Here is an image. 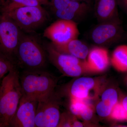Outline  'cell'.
<instances>
[{
    "label": "cell",
    "mask_w": 127,
    "mask_h": 127,
    "mask_svg": "<svg viewBox=\"0 0 127 127\" xmlns=\"http://www.w3.org/2000/svg\"><path fill=\"white\" fill-rule=\"evenodd\" d=\"M47 58L45 48L34 37L22 31L17 51V66L24 70L44 69Z\"/></svg>",
    "instance_id": "cell-3"
},
{
    "label": "cell",
    "mask_w": 127,
    "mask_h": 127,
    "mask_svg": "<svg viewBox=\"0 0 127 127\" xmlns=\"http://www.w3.org/2000/svg\"><path fill=\"white\" fill-rule=\"evenodd\" d=\"M89 10V7L87 2L70 0L62 9L54 11L55 15L59 19L76 22L83 18Z\"/></svg>",
    "instance_id": "cell-11"
},
{
    "label": "cell",
    "mask_w": 127,
    "mask_h": 127,
    "mask_svg": "<svg viewBox=\"0 0 127 127\" xmlns=\"http://www.w3.org/2000/svg\"><path fill=\"white\" fill-rule=\"evenodd\" d=\"M20 79L23 96L38 102L55 92L58 82L56 77L44 69L24 70Z\"/></svg>",
    "instance_id": "cell-2"
},
{
    "label": "cell",
    "mask_w": 127,
    "mask_h": 127,
    "mask_svg": "<svg viewBox=\"0 0 127 127\" xmlns=\"http://www.w3.org/2000/svg\"><path fill=\"white\" fill-rule=\"evenodd\" d=\"M69 104V112L77 117L79 118L81 112L86 102L84 100L70 98Z\"/></svg>",
    "instance_id": "cell-20"
},
{
    "label": "cell",
    "mask_w": 127,
    "mask_h": 127,
    "mask_svg": "<svg viewBox=\"0 0 127 127\" xmlns=\"http://www.w3.org/2000/svg\"><path fill=\"white\" fill-rule=\"evenodd\" d=\"M75 116L69 111L63 113L61 114L60 121L58 127H72L73 121Z\"/></svg>",
    "instance_id": "cell-22"
},
{
    "label": "cell",
    "mask_w": 127,
    "mask_h": 127,
    "mask_svg": "<svg viewBox=\"0 0 127 127\" xmlns=\"http://www.w3.org/2000/svg\"><path fill=\"white\" fill-rule=\"evenodd\" d=\"M48 4V0H7L2 6V13H8L23 6H41Z\"/></svg>",
    "instance_id": "cell-17"
},
{
    "label": "cell",
    "mask_w": 127,
    "mask_h": 127,
    "mask_svg": "<svg viewBox=\"0 0 127 127\" xmlns=\"http://www.w3.org/2000/svg\"><path fill=\"white\" fill-rule=\"evenodd\" d=\"M73 1H79V2H84L88 3V0H70Z\"/></svg>",
    "instance_id": "cell-27"
},
{
    "label": "cell",
    "mask_w": 127,
    "mask_h": 127,
    "mask_svg": "<svg viewBox=\"0 0 127 127\" xmlns=\"http://www.w3.org/2000/svg\"><path fill=\"white\" fill-rule=\"evenodd\" d=\"M52 44L58 51L72 55L82 60L86 59L89 52L87 46L77 39L62 45Z\"/></svg>",
    "instance_id": "cell-15"
},
{
    "label": "cell",
    "mask_w": 127,
    "mask_h": 127,
    "mask_svg": "<svg viewBox=\"0 0 127 127\" xmlns=\"http://www.w3.org/2000/svg\"><path fill=\"white\" fill-rule=\"evenodd\" d=\"M23 96L20 74L14 67L3 77L0 85V122L9 127Z\"/></svg>",
    "instance_id": "cell-1"
},
{
    "label": "cell",
    "mask_w": 127,
    "mask_h": 127,
    "mask_svg": "<svg viewBox=\"0 0 127 127\" xmlns=\"http://www.w3.org/2000/svg\"><path fill=\"white\" fill-rule=\"evenodd\" d=\"M15 66H17L5 58L0 55V80Z\"/></svg>",
    "instance_id": "cell-21"
},
{
    "label": "cell",
    "mask_w": 127,
    "mask_h": 127,
    "mask_svg": "<svg viewBox=\"0 0 127 127\" xmlns=\"http://www.w3.org/2000/svg\"><path fill=\"white\" fill-rule=\"evenodd\" d=\"M64 76L71 77H77L87 73L92 72L89 67L87 61L60 71Z\"/></svg>",
    "instance_id": "cell-18"
},
{
    "label": "cell",
    "mask_w": 127,
    "mask_h": 127,
    "mask_svg": "<svg viewBox=\"0 0 127 127\" xmlns=\"http://www.w3.org/2000/svg\"><path fill=\"white\" fill-rule=\"evenodd\" d=\"M79 35L76 22L62 19H59L47 28L43 34L44 36L50 39L54 45L65 44L77 39Z\"/></svg>",
    "instance_id": "cell-8"
},
{
    "label": "cell",
    "mask_w": 127,
    "mask_h": 127,
    "mask_svg": "<svg viewBox=\"0 0 127 127\" xmlns=\"http://www.w3.org/2000/svg\"><path fill=\"white\" fill-rule=\"evenodd\" d=\"M61 100L55 91L45 99L38 102L35 124L36 127H56L59 124L61 114Z\"/></svg>",
    "instance_id": "cell-6"
},
{
    "label": "cell",
    "mask_w": 127,
    "mask_h": 127,
    "mask_svg": "<svg viewBox=\"0 0 127 127\" xmlns=\"http://www.w3.org/2000/svg\"><path fill=\"white\" fill-rule=\"evenodd\" d=\"M1 81V80H0V82Z\"/></svg>",
    "instance_id": "cell-30"
},
{
    "label": "cell",
    "mask_w": 127,
    "mask_h": 127,
    "mask_svg": "<svg viewBox=\"0 0 127 127\" xmlns=\"http://www.w3.org/2000/svg\"><path fill=\"white\" fill-rule=\"evenodd\" d=\"M93 107L91 104H86L82 109L79 116V118L85 122L90 121L93 118L94 114Z\"/></svg>",
    "instance_id": "cell-23"
},
{
    "label": "cell",
    "mask_w": 127,
    "mask_h": 127,
    "mask_svg": "<svg viewBox=\"0 0 127 127\" xmlns=\"http://www.w3.org/2000/svg\"><path fill=\"white\" fill-rule=\"evenodd\" d=\"M113 66L120 72H127V45H122L114 51L111 59Z\"/></svg>",
    "instance_id": "cell-16"
},
{
    "label": "cell",
    "mask_w": 127,
    "mask_h": 127,
    "mask_svg": "<svg viewBox=\"0 0 127 127\" xmlns=\"http://www.w3.org/2000/svg\"><path fill=\"white\" fill-rule=\"evenodd\" d=\"M118 2L122 8L127 12V0H118Z\"/></svg>",
    "instance_id": "cell-26"
},
{
    "label": "cell",
    "mask_w": 127,
    "mask_h": 127,
    "mask_svg": "<svg viewBox=\"0 0 127 127\" xmlns=\"http://www.w3.org/2000/svg\"><path fill=\"white\" fill-rule=\"evenodd\" d=\"M0 83H1V82H0Z\"/></svg>",
    "instance_id": "cell-31"
},
{
    "label": "cell",
    "mask_w": 127,
    "mask_h": 127,
    "mask_svg": "<svg viewBox=\"0 0 127 127\" xmlns=\"http://www.w3.org/2000/svg\"><path fill=\"white\" fill-rule=\"evenodd\" d=\"M2 6H1L0 4V12H2Z\"/></svg>",
    "instance_id": "cell-29"
},
{
    "label": "cell",
    "mask_w": 127,
    "mask_h": 127,
    "mask_svg": "<svg viewBox=\"0 0 127 127\" xmlns=\"http://www.w3.org/2000/svg\"><path fill=\"white\" fill-rule=\"evenodd\" d=\"M123 33L122 24L118 18L100 23L93 30L91 38L95 44L104 45L120 40Z\"/></svg>",
    "instance_id": "cell-9"
},
{
    "label": "cell",
    "mask_w": 127,
    "mask_h": 127,
    "mask_svg": "<svg viewBox=\"0 0 127 127\" xmlns=\"http://www.w3.org/2000/svg\"><path fill=\"white\" fill-rule=\"evenodd\" d=\"M118 0H97L95 15L100 23L118 18Z\"/></svg>",
    "instance_id": "cell-14"
},
{
    "label": "cell",
    "mask_w": 127,
    "mask_h": 127,
    "mask_svg": "<svg viewBox=\"0 0 127 127\" xmlns=\"http://www.w3.org/2000/svg\"><path fill=\"white\" fill-rule=\"evenodd\" d=\"M104 83L102 78H79L68 85L67 92L70 98L84 100L94 99L101 94Z\"/></svg>",
    "instance_id": "cell-7"
},
{
    "label": "cell",
    "mask_w": 127,
    "mask_h": 127,
    "mask_svg": "<svg viewBox=\"0 0 127 127\" xmlns=\"http://www.w3.org/2000/svg\"><path fill=\"white\" fill-rule=\"evenodd\" d=\"M5 14L14 21L22 31L27 32L39 29L48 18L47 12L41 6H23Z\"/></svg>",
    "instance_id": "cell-5"
},
{
    "label": "cell",
    "mask_w": 127,
    "mask_h": 127,
    "mask_svg": "<svg viewBox=\"0 0 127 127\" xmlns=\"http://www.w3.org/2000/svg\"><path fill=\"white\" fill-rule=\"evenodd\" d=\"M87 125L85 124V123H83L79 122L77 119V117L75 116L72 124V127H86Z\"/></svg>",
    "instance_id": "cell-24"
},
{
    "label": "cell",
    "mask_w": 127,
    "mask_h": 127,
    "mask_svg": "<svg viewBox=\"0 0 127 127\" xmlns=\"http://www.w3.org/2000/svg\"><path fill=\"white\" fill-rule=\"evenodd\" d=\"M87 62L92 72L104 71L110 63L107 50L103 48H94L89 53Z\"/></svg>",
    "instance_id": "cell-13"
},
{
    "label": "cell",
    "mask_w": 127,
    "mask_h": 127,
    "mask_svg": "<svg viewBox=\"0 0 127 127\" xmlns=\"http://www.w3.org/2000/svg\"><path fill=\"white\" fill-rule=\"evenodd\" d=\"M100 94V100L95 107L96 112L101 117H109L113 108L119 100L118 92L116 88L111 87L103 90Z\"/></svg>",
    "instance_id": "cell-12"
},
{
    "label": "cell",
    "mask_w": 127,
    "mask_h": 127,
    "mask_svg": "<svg viewBox=\"0 0 127 127\" xmlns=\"http://www.w3.org/2000/svg\"><path fill=\"white\" fill-rule=\"evenodd\" d=\"M125 85H126V86L127 87V76H126V77L125 78Z\"/></svg>",
    "instance_id": "cell-28"
},
{
    "label": "cell",
    "mask_w": 127,
    "mask_h": 127,
    "mask_svg": "<svg viewBox=\"0 0 127 127\" xmlns=\"http://www.w3.org/2000/svg\"><path fill=\"white\" fill-rule=\"evenodd\" d=\"M22 32L7 15H0V55L16 66L17 51Z\"/></svg>",
    "instance_id": "cell-4"
},
{
    "label": "cell",
    "mask_w": 127,
    "mask_h": 127,
    "mask_svg": "<svg viewBox=\"0 0 127 127\" xmlns=\"http://www.w3.org/2000/svg\"><path fill=\"white\" fill-rule=\"evenodd\" d=\"M127 113V95H124L119 100Z\"/></svg>",
    "instance_id": "cell-25"
},
{
    "label": "cell",
    "mask_w": 127,
    "mask_h": 127,
    "mask_svg": "<svg viewBox=\"0 0 127 127\" xmlns=\"http://www.w3.org/2000/svg\"><path fill=\"white\" fill-rule=\"evenodd\" d=\"M38 101L22 96L9 127H35Z\"/></svg>",
    "instance_id": "cell-10"
},
{
    "label": "cell",
    "mask_w": 127,
    "mask_h": 127,
    "mask_svg": "<svg viewBox=\"0 0 127 127\" xmlns=\"http://www.w3.org/2000/svg\"><path fill=\"white\" fill-rule=\"evenodd\" d=\"M109 117L116 121L127 122V112L119 100L113 108Z\"/></svg>",
    "instance_id": "cell-19"
}]
</instances>
